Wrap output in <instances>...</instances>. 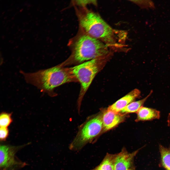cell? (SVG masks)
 I'll use <instances>...</instances> for the list:
<instances>
[{
  "mask_svg": "<svg viewBox=\"0 0 170 170\" xmlns=\"http://www.w3.org/2000/svg\"><path fill=\"white\" fill-rule=\"evenodd\" d=\"M21 72L27 83L37 87L42 92L51 95V92L55 87L76 79L72 74L70 68L59 66L34 72L26 73L21 71Z\"/></svg>",
  "mask_w": 170,
  "mask_h": 170,
  "instance_id": "obj_1",
  "label": "cell"
},
{
  "mask_svg": "<svg viewBox=\"0 0 170 170\" xmlns=\"http://www.w3.org/2000/svg\"><path fill=\"white\" fill-rule=\"evenodd\" d=\"M84 11L80 14L79 19L85 33L107 46L115 44L114 30L98 14L88 10Z\"/></svg>",
  "mask_w": 170,
  "mask_h": 170,
  "instance_id": "obj_2",
  "label": "cell"
},
{
  "mask_svg": "<svg viewBox=\"0 0 170 170\" xmlns=\"http://www.w3.org/2000/svg\"><path fill=\"white\" fill-rule=\"evenodd\" d=\"M73 49L74 58L79 62L100 58L109 52L107 45L85 33L76 39Z\"/></svg>",
  "mask_w": 170,
  "mask_h": 170,
  "instance_id": "obj_3",
  "label": "cell"
},
{
  "mask_svg": "<svg viewBox=\"0 0 170 170\" xmlns=\"http://www.w3.org/2000/svg\"><path fill=\"white\" fill-rule=\"evenodd\" d=\"M101 114L89 116L79 126L78 132L70 144V150L77 151L86 144L92 143L103 128Z\"/></svg>",
  "mask_w": 170,
  "mask_h": 170,
  "instance_id": "obj_4",
  "label": "cell"
},
{
  "mask_svg": "<svg viewBox=\"0 0 170 170\" xmlns=\"http://www.w3.org/2000/svg\"><path fill=\"white\" fill-rule=\"evenodd\" d=\"M99 58L89 60L70 68L72 74L79 81L81 86L77 103L78 111H80L84 95L99 70Z\"/></svg>",
  "mask_w": 170,
  "mask_h": 170,
  "instance_id": "obj_5",
  "label": "cell"
},
{
  "mask_svg": "<svg viewBox=\"0 0 170 170\" xmlns=\"http://www.w3.org/2000/svg\"><path fill=\"white\" fill-rule=\"evenodd\" d=\"M21 147L6 145H0V166L2 170L7 169L19 164L15 159V154Z\"/></svg>",
  "mask_w": 170,
  "mask_h": 170,
  "instance_id": "obj_6",
  "label": "cell"
},
{
  "mask_svg": "<svg viewBox=\"0 0 170 170\" xmlns=\"http://www.w3.org/2000/svg\"><path fill=\"white\" fill-rule=\"evenodd\" d=\"M140 149L130 153L123 148L121 151L116 153L115 164L114 170H128L133 168L134 158Z\"/></svg>",
  "mask_w": 170,
  "mask_h": 170,
  "instance_id": "obj_7",
  "label": "cell"
},
{
  "mask_svg": "<svg viewBox=\"0 0 170 170\" xmlns=\"http://www.w3.org/2000/svg\"><path fill=\"white\" fill-rule=\"evenodd\" d=\"M140 94V91L138 89H134L110 106L107 110L119 113L125 106L139 96Z\"/></svg>",
  "mask_w": 170,
  "mask_h": 170,
  "instance_id": "obj_8",
  "label": "cell"
},
{
  "mask_svg": "<svg viewBox=\"0 0 170 170\" xmlns=\"http://www.w3.org/2000/svg\"><path fill=\"white\" fill-rule=\"evenodd\" d=\"M124 115L111 110H106L102 116L104 130H110L121 122L124 119Z\"/></svg>",
  "mask_w": 170,
  "mask_h": 170,
  "instance_id": "obj_9",
  "label": "cell"
},
{
  "mask_svg": "<svg viewBox=\"0 0 170 170\" xmlns=\"http://www.w3.org/2000/svg\"><path fill=\"white\" fill-rule=\"evenodd\" d=\"M137 117L136 121H150L159 119L160 117V112L152 108L143 106L141 107L137 112Z\"/></svg>",
  "mask_w": 170,
  "mask_h": 170,
  "instance_id": "obj_10",
  "label": "cell"
},
{
  "mask_svg": "<svg viewBox=\"0 0 170 170\" xmlns=\"http://www.w3.org/2000/svg\"><path fill=\"white\" fill-rule=\"evenodd\" d=\"M116 153H107L100 163L92 170H114Z\"/></svg>",
  "mask_w": 170,
  "mask_h": 170,
  "instance_id": "obj_11",
  "label": "cell"
},
{
  "mask_svg": "<svg viewBox=\"0 0 170 170\" xmlns=\"http://www.w3.org/2000/svg\"><path fill=\"white\" fill-rule=\"evenodd\" d=\"M160 159L159 166L165 170H170V145L168 148L159 144Z\"/></svg>",
  "mask_w": 170,
  "mask_h": 170,
  "instance_id": "obj_12",
  "label": "cell"
},
{
  "mask_svg": "<svg viewBox=\"0 0 170 170\" xmlns=\"http://www.w3.org/2000/svg\"><path fill=\"white\" fill-rule=\"evenodd\" d=\"M153 91L151 90L148 95L144 98L138 101L131 102L125 106L119 113L123 115L128 113L137 112L140 108L143 106L145 102L151 95Z\"/></svg>",
  "mask_w": 170,
  "mask_h": 170,
  "instance_id": "obj_13",
  "label": "cell"
},
{
  "mask_svg": "<svg viewBox=\"0 0 170 170\" xmlns=\"http://www.w3.org/2000/svg\"><path fill=\"white\" fill-rule=\"evenodd\" d=\"M11 113L2 112L0 115V127L7 128L12 121Z\"/></svg>",
  "mask_w": 170,
  "mask_h": 170,
  "instance_id": "obj_14",
  "label": "cell"
},
{
  "mask_svg": "<svg viewBox=\"0 0 170 170\" xmlns=\"http://www.w3.org/2000/svg\"><path fill=\"white\" fill-rule=\"evenodd\" d=\"M136 3L139 4L144 7L147 8H153L154 6L153 3L150 0L136 1Z\"/></svg>",
  "mask_w": 170,
  "mask_h": 170,
  "instance_id": "obj_15",
  "label": "cell"
},
{
  "mask_svg": "<svg viewBox=\"0 0 170 170\" xmlns=\"http://www.w3.org/2000/svg\"><path fill=\"white\" fill-rule=\"evenodd\" d=\"M9 134V131L7 128L0 127V141L5 140Z\"/></svg>",
  "mask_w": 170,
  "mask_h": 170,
  "instance_id": "obj_16",
  "label": "cell"
},
{
  "mask_svg": "<svg viewBox=\"0 0 170 170\" xmlns=\"http://www.w3.org/2000/svg\"><path fill=\"white\" fill-rule=\"evenodd\" d=\"M77 5L81 7H85L87 4H96V1L94 0H76L75 2Z\"/></svg>",
  "mask_w": 170,
  "mask_h": 170,
  "instance_id": "obj_17",
  "label": "cell"
},
{
  "mask_svg": "<svg viewBox=\"0 0 170 170\" xmlns=\"http://www.w3.org/2000/svg\"><path fill=\"white\" fill-rule=\"evenodd\" d=\"M167 121L168 126L170 127V113L168 114Z\"/></svg>",
  "mask_w": 170,
  "mask_h": 170,
  "instance_id": "obj_18",
  "label": "cell"
},
{
  "mask_svg": "<svg viewBox=\"0 0 170 170\" xmlns=\"http://www.w3.org/2000/svg\"><path fill=\"white\" fill-rule=\"evenodd\" d=\"M128 170H135L134 168H130Z\"/></svg>",
  "mask_w": 170,
  "mask_h": 170,
  "instance_id": "obj_19",
  "label": "cell"
}]
</instances>
